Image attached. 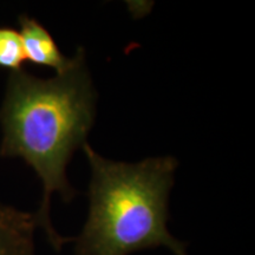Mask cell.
Wrapping results in <instances>:
<instances>
[{
	"label": "cell",
	"instance_id": "5b68a950",
	"mask_svg": "<svg viewBox=\"0 0 255 255\" xmlns=\"http://www.w3.org/2000/svg\"><path fill=\"white\" fill-rule=\"evenodd\" d=\"M25 62L26 58L19 31L7 26L0 27V68L11 72L19 71Z\"/></svg>",
	"mask_w": 255,
	"mask_h": 255
},
{
	"label": "cell",
	"instance_id": "277c9868",
	"mask_svg": "<svg viewBox=\"0 0 255 255\" xmlns=\"http://www.w3.org/2000/svg\"><path fill=\"white\" fill-rule=\"evenodd\" d=\"M34 213L0 203V255H36Z\"/></svg>",
	"mask_w": 255,
	"mask_h": 255
},
{
	"label": "cell",
	"instance_id": "3957f363",
	"mask_svg": "<svg viewBox=\"0 0 255 255\" xmlns=\"http://www.w3.org/2000/svg\"><path fill=\"white\" fill-rule=\"evenodd\" d=\"M19 26L26 60L33 65L55 69L57 73L69 68L72 58L63 55L50 32L37 19L26 14L20 15Z\"/></svg>",
	"mask_w": 255,
	"mask_h": 255
},
{
	"label": "cell",
	"instance_id": "6da1fadb",
	"mask_svg": "<svg viewBox=\"0 0 255 255\" xmlns=\"http://www.w3.org/2000/svg\"><path fill=\"white\" fill-rule=\"evenodd\" d=\"M96 94L85 51L78 47L71 64L56 77L41 79L24 69L9 73L0 110V156L20 157L36 171L43 197L36 214L51 246L62 250L71 238L59 235L50 218L58 193L69 203L77 195L66 177L73 152L85 144L96 117Z\"/></svg>",
	"mask_w": 255,
	"mask_h": 255
},
{
	"label": "cell",
	"instance_id": "7a4b0ae2",
	"mask_svg": "<svg viewBox=\"0 0 255 255\" xmlns=\"http://www.w3.org/2000/svg\"><path fill=\"white\" fill-rule=\"evenodd\" d=\"M82 148L91 178L89 216L76 239V255H130L155 247L188 255L187 245L167 227L177 159L161 156L126 163L104 158L89 143Z\"/></svg>",
	"mask_w": 255,
	"mask_h": 255
}]
</instances>
